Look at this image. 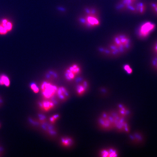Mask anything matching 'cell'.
<instances>
[{
  "mask_svg": "<svg viewBox=\"0 0 157 157\" xmlns=\"http://www.w3.org/2000/svg\"><path fill=\"white\" fill-rule=\"evenodd\" d=\"M132 47V41L128 35L121 33L114 36L107 46L103 47L105 56L116 58L128 52Z\"/></svg>",
  "mask_w": 157,
  "mask_h": 157,
  "instance_id": "cell-1",
  "label": "cell"
},
{
  "mask_svg": "<svg viewBox=\"0 0 157 157\" xmlns=\"http://www.w3.org/2000/svg\"><path fill=\"white\" fill-rule=\"evenodd\" d=\"M111 112L113 119V129L119 132H129L130 131V127L126 119L121 117L117 112Z\"/></svg>",
  "mask_w": 157,
  "mask_h": 157,
  "instance_id": "cell-2",
  "label": "cell"
},
{
  "mask_svg": "<svg viewBox=\"0 0 157 157\" xmlns=\"http://www.w3.org/2000/svg\"><path fill=\"white\" fill-rule=\"evenodd\" d=\"M156 27V25L151 21H145L137 29V36L140 39H146L154 31Z\"/></svg>",
  "mask_w": 157,
  "mask_h": 157,
  "instance_id": "cell-3",
  "label": "cell"
},
{
  "mask_svg": "<svg viewBox=\"0 0 157 157\" xmlns=\"http://www.w3.org/2000/svg\"><path fill=\"white\" fill-rule=\"evenodd\" d=\"M98 124L103 130L109 131L113 129V119L111 112L102 113L98 120Z\"/></svg>",
  "mask_w": 157,
  "mask_h": 157,
  "instance_id": "cell-4",
  "label": "cell"
},
{
  "mask_svg": "<svg viewBox=\"0 0 157 157\" xmlns=\"http://www.w3.org/2000/svg\"><path fill=\"white\" fill-rule=\"evenodd\" d=\"M40 87L41 93L44 99H52L56 95L58 87L50 82H43L41 84Z\"/></svg>",
  "mask_w": 157,
  "mask_h": 157,
  "instance_id": "cell-5",
  "label": "cell"
},
{
  "mask_svg": "<svg viewBox=\"0 0 157 157\" xmlns=\"http://www.w3.org/2000/svg\"><path fill=\"white\" fill-rule=\"evenodd\" d=\"M136 2L132 0H121L117 6V8L119 11H127L135 13V3Z\"/></svg>",
  "mask_w": 157,
  "mask_h": 157,
  "instance_id": "cell-6",
  "label": "cell"
},
{
  "mask_svg": "<svg viewBox=\"0 0 157 157\" xmlns=\"http://www.w3.org/2000/svg\"><path fill=\"white\" fill-rule=\"evenodd\" d=\"M86 24L90 27H95L99 26L101 20L95 11H92L86 17L85 21Z\"/></svg>",
  "mask_w": 157,
  "mask_h": 157,
  "instance_id": "cell-7",
  "label": "cell"
},
{
  "mask_svg": "<svg viewBox=\"0 0 157 157\" xmlns=\"http://www.w3.org/2000/svg\"><path fill=\"white\" fill-rule=\"evenodd\" d=\"M80 69L77 64H74L70 67L65 73V77L68 81L74 79L80 72Z\"/></svg>",
  "mask_w": 157,
  "mask_h": 157,
  "instance_id": "cell-8",
  "label": "cell"
},
{
  "mask_svg": "<svg viewBox=\"0 0 157 157\" xmlns=\"http://www.w3.org/2000/svg\"><path fill=\"white\" fill-rule=\"evenodd\" d=\"M56 105V101L52 98L51 99H44L39 103V106L44 111H48L52 109Z\"/></svg>",
  "mask_w": 157,
  "mask_h": 157,
  "instance_id": "cell-9",
  "label": "cell"
},
{
  "mask_svg": "<svg viewBox=\"0 0 157 157\" xmlns=\"http://www.w3.org/2000/svg\"><path fill=\"white\" fill-rule=\"evenodd\" d=\"M56 95L59 99L62 101L67 99L69 96L68 91L66 88L63 87H58L57 90Z\"/></svg>",
  "mask_w": 157,
  "mask_h": 157,
  "instance_id": "cell-10",
  "label": "cell"
},
{
  "mask_svg": "<svg viewBox=\"0 0 157 157\" xmlns=\"http://www.w3.org/2000/svg\"><path fill=\"white\" fill-rule=\"evenodd\" d=\"M88 83L87 81L82 82L76 86V91L78 95H82L86 93L88 88Z\"/></svg>",
  "mask_w": 157,
  "mask_h": 157,
  "instance_id": "cell-11",
  "label": "cell"
},
{
  "mask_svg": "<svg viewBox=\"0 0 157 157\" xmlns=\"http://www.w3.org/2000/svg\"><path fill=\"white\" fill-rule=\"evenodd\" d=\"M117 113L120 115L125 119H127L130 114V111L127 107L123 105L120 104L118 105Z\"/></svg>",
  "mask_w": 157,
  "mask_h": 157,
  "instance_id": "cell-12",
  "label": "cell"
},
{
  "mask_svg": "<svg viewBox=\"0 0 157 157\" xmlns=\"http://www.w3.org/2000/svg\"><path fill=\"white\" fill-rule=\"evenodd\" d=\"M135 13L142 15L146 12L147 6L146 4L143 2H137L135 3Z\"/></svg>",
  "mask_w": 157,
  "mask_h": 157,
  "instance_id": "cell-13",
  "label": "cell"
},
{
  "mask_svg": "<svg viewBox=\"0 0 157 157\" xmlns=\"http://www.w3.org/2000/svg\"><path fill=\"white\" fill-rule=\"evenodd\" d=\"M130 138L131 142L135 144H140L142 143L144 140L142 135L138 132L133 133L131 135Z\"/></svg>",
  "mask_w": 157,
  "mask_h": 157,
  "instance_id": "cell-14",
  "label": "cell"
},
{
  "mask_svg": "<svg viewBox=\"0 0 157 157\" xmlns=\"http://www.w3.org/2000/svg\"><path fill=\"white\" fill-rule=\"evenodd\" d=\"M73 141L69 137H64L61 139V143L65 147H69L72 144Z\"/></svg>",
  "mask_w": 157,
  "mask_h": 157,
  "instance_id": "cell-15",
  "label": "cell"
},
{
  "mask_svg": "<svg viewBox=\"0 0 157 157\" xmlns=\"http://www.w3.org/2000/svg\"><path fill=\"white\" fill-rule=\"evenodd\" d=\"M10 84V81L8 77L5 75L0 76V85H5L9 87Z\"/></svg>",
  "mask_w": 157,
  "mask_h": 157,
  "instance_id": "cell-16",
  "label": "cell"
},
{
  "mask_svg": "<svg viewBox=\"0 0 157 157\" xmlns=\"http://www.w3.org/2000/svg\"><path fill=\"white\" fill-rule=\"evenodd\" d=\"M108 157H117L118 155L117 151L115 149L110 148L107 149Z\"/></svg>",
  "mask_w": 157,
  "mask_h": 157,
  "instance_id": "cell-17",
  "label": "cell"
},
{
  "mask_svg": "<svg viewBox=\"0 0 157 157\" xmlns=\"http://www.w3.org/2000/svg\"><path fill=\"white\" fill-rule=\"evenodd\" d=\"M151 64L152 68L157 71V56H155L152 59Z\"/></svg>",
  "mask_w": 157,
  "mask_h": 157,
  "instance_id": "cell-18",
  "label": "cell"
},
{
  "mask_svg": "<svg viewBox=\"0 0 157 157\" xmlns=\"http://www.w3.org/2000/svg\"><path fill=\"white\" fill-rule=\"evenodd\" d=\"M123 69L128 74H130L132 73V69L129 64H125L123 66Z\"/></svg>",
  "mask_w": 157,
  "mask_h": 157,
  "instance_id": "cell-19",
  "label": "cell"
},
{
  "mask_svg": "<svg viewBox=\"0 0 157 157\" xmlns=\"http://www.w3.org/2000/svg\"><path fill=\"white\" fill-rule=\"evenodd\" d=\"M30 88L35 93H38L39 91V88L36 84L33 83L31 84Z\"/></svg>",
  "mask_w": 157,
  "mask_h": 157,
  "instance_id": "cell-20",
  "label": "cell"
},
{
  "mask_svg": "<svg viewBox=\"0 0 157 157\" xmlns=\"http://www.w3.org/2000/svg\"><path fill=\"white\" fill-rule=\"evenodd\" d=\"M59 116L58 114H56L52 116L50 118V121L51 123L54 124L58 119Z\"/></svg>",
  "mask_w": 157,
  "mask_h": 157,
  "instance_id": "cell-21",
  "label": "cell"
},
{
  "mask_svg": "<svg viewBox=\"0 0 157 157\" xmlns=\"http://www.w3.org/2000/svg\"><path fill=\"white\" fill-rule=\"evenodd\" d=\"M150 6L155 14L157 15V3L152 2L150 3Z\"/></svg>",
  "mask_w": 157,
  "mask_h": 157,
  "instance_id": "cell-22",
  "label": "cell"
},
{
  "mask_svg": "<svg viewBox=\"0 0 157 157\" xmlns=\"http://www.w3.org/2000/svg\"><path fill=\"white\" fill-rule=\"evenodd\" d=\"M152 51L155 55V56H157V41L155 43L152 47Z\"/></svg>",
  "mask_w": 157,
  "mask_h": 157,
  "instance_id": "cell-23",
  "label": "cell"
},
{
  "mask_svg": "<svg viewBox=\"0 0 157 157\" xmlns=\"http://www.w3.org/2000/svg\"><path fill=\"white\" fill-rule=\"evenodd\" d=\"M47 75H48V77L52 78H56L57 76L55 72H49Z\"/></svg>",
  "mask_w": 157,
  "mask_h": 157,
  "instance_id": "cell-24",
  "label": "cell"
},
{
  "mask_svg": "<svg viewBox=\"0 0 157 157\" xmlns=\"http://www.w3.org/2000/svg\"><path fill=\"white\" fill-rule=\"evenodd\" d=\"M132 1L136 2L137 0H132Z\"/></svg>",
  "mask_w": 157,
  "mask_h": 157,
  "instance_id": "cell-25",
  "label": "cell"
}]
</instances>
